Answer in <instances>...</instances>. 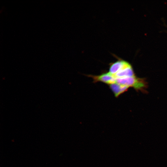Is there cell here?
I'll use <instances>...</instances> for the list:
<instances>
[{
	"label": "cell",
	"mask_w": 167,
	"mask_h": 167,
	"mask_svg": "<svg viewBox=\"0 0 167 167\" xmlns=\"http://www.w3.org/2000/svg\"><path fill=\"white\" fill-rule=\"evenodd\" d=\"M116 82L119 84L132 87L136 90L145 91L147 84L145 79L137 77L135 76L124 78H116Z\"/></svg>",
	"instance_id": "obj_1"
},
{
	"label": "cell",
	"mask_w": 167,
	"mask_h": 167,
	"mask_svg": "<svg viewBox=\"0 0 167 167\" xmlns=\"http://www.w3.org/2000/svg\"><path fill=\"white\" fill-rule=\"evenodd\" d=\"M88 76L93 79L94 83L101 82L110 85L116 82V78L114 75L109 72L98 75H89Z\"/></svg>",
	"instance_id": "obj_2"
},
{
	"label": "cell",
	"mask_w": 167,
	"mask_h": 167,
	"mask_svg": "<svg viewBox=\"0 0 167 167\" xmlns=\"http://www.w3.org/2000/svg\"><path fill=\"white\" fill-rule=\"evenodd\" d=\"M129 64V63L128 62L124 60H118L111 64L109 68V72L114 75L117 72Z\"/></svg>",
	"instance_id": "obj_3"
},
{
	"label": "cell",
	"mask_w": 167,
	"mask_h": 167,
	"mask_svg": "<svg viewBox=\"0 0 167 167\" xmlns=\"http://www.w3.org/2000/svg\"><path fill=\"white\" fill-rule=\"evenodd\" d=\"M116 78L132 77L135 76L133 68L129 64L114 75Z\"/></svg>",
	"instance_id": "obj_4"
},
{
	"label": "cell",
	"mask_w": 167,
	"mask_h": 167,
	"mask_svg": "<svg viewBox=\"0 0 167 167\" xmlns=\"http://www.w3.org/2000/svg\"><path fill=\"white\" fill-rule=\"evenodd\" d=\"M109 85L110 89L116 97H118L121 94L126 92L129 88L126 86L119 84L116 82Z\"/></svg>",
	"instance_id": "obj_5"
}]
</instances>
